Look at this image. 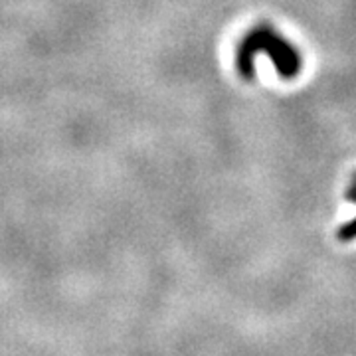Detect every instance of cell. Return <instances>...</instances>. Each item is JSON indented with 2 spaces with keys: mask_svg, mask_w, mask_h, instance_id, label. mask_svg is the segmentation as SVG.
Returning <instances> with one entry per match:
<instances>
[{
  "mask_svg": "<svg viewBox=\"0 0 356 356\" xmlns=\"http://www.w3.org/2000/svg\"><path fill=\"white\" fill-rule=\"evenodd\" d=\"M259 54H267L281 79H295L303 70V58L297 46L269 24L252 28L238 46L236 65L243 79L252 81L255 77V56Z\"/></svg>",
  "mask_w": 356,
  "mask_h": 356,
  "instance_id": "1",
  "label": "cell"
},
{
  "mask_svg": "<svg viewBox=\"0 0 356 356\" xmlns=\"http://www.w3.org/2000/svg\"><path fill=\"white\" fill-rule=\"evenodd\" d=\"M337 240L343 243L355 242L356 240V218L348 220L346 224H343L341 228L337 229Z\"/></svg>",
  "mask_w": 356,
  "mask_h": 356,
  "instance_id": "2",
  "label": "cell"
},
{
  "mask_svg": "<svg viewBox=\"0 0 356 356\" xmlns=\"http://www.w3.org/2000/svg\"><path fill=\"white\" fill-rule=\"evenodd\" d=\"M346 200L356 204V172L355 177H353V180H350V184H348V188H346Z\"/></svg>",
  "mask_w": 356,
  "mask_h": 356,
  "instance_id": "3",
  "label": "cell"
}]
</instances>
